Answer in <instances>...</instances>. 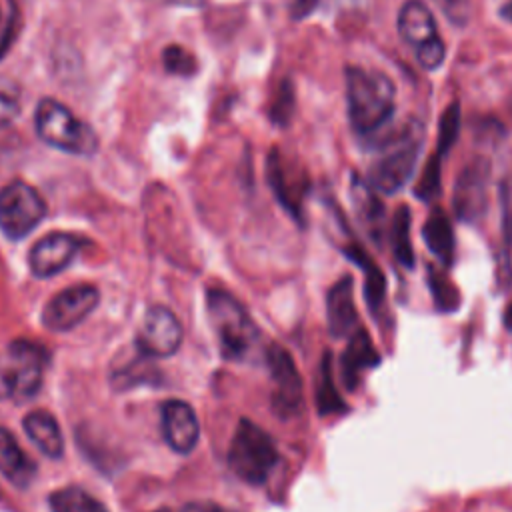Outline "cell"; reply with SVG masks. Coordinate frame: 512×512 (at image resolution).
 I'll return each instance as SVG.
<instances>
[{
  "label": "cell",
  "instance_id": "cell-25",
  "mask_svg": "<svg viewBox=\"0 0 512 512\" xmlns=\"http://www.w3.org/2000/svg\"><path fill=\"white\" fill-rule=\"evenodd\" d=\"M392 250L396 260L406 266L412 268L414 266V250H412V240H410V208L408 206H400L394 214L392 220Z\"/></svg>",
  "mask_w": 512,
  "mask_h": 512
},
{
  "label": "cell",
  "instance_id": "cell-19",
  "mask_svg": "<svg viewBox=\"0 0 512 512\" xmlns=\"http://www.w3.org/2000/svg\"><path fill=\"white\" fill-rule=\"evenodd\" d=\"M26 436L48 458H60L64 452V438L56 418L46 410H30L22 420Z\"/></svg>",
  "mask_w": 512,
  "mask_h": 512
},
{
  "label": "cell",
  "instance_id": "cell-13",
  "mask_svg": "<svg viewBox=\"0 0 512 512\" xmlns=\"http://www.w3.org/2000/svg\"><path fill=\"white\" fill-rule=\"evenodd\" d=\"M82 246V240L68 232H50L42 236L28 254V264L34 276L50 278L74 260Z\"/></svg>",
  "mask_w": 512,
  "mask_h": 512
},
{
  "label": "cell",
  "instance_id": "cell-20",
  "mask_svg": "<svg viewBox=\"0 0 512 512\" xmlns=\"http://www.w3.org/2000/svg\"><path fill=\"white\" fill-rule=\"evenodd\" d=\"M500 250L496 256V280L504 288L512 278V176L500 182Z\"/></svg>",
  "mask_w": 512,
  "mask_h": 512
},
{
  "label": "cell",
  "instance_id": "cell-31",
  "mask_svg": "<svg viewBox=\"0 0 512 512\" xmlns=\"http://www.w3.org/2000/svg\"><path fill=\"white\" fill-rule=\"evenodd\" d=\"M440 154L436 152L424 166L422 176L418 178V184L414 188V194L424 200L430 202L440 194Z\"/></svg>",
  "mask_w": 512,
  "mask_h": 512
},
{
  "label": "cell",
  "instance_id": "cell-17",
  "mask_svg": "<svg viewBox=\"0 0 512 512\" xmlns=\"http://www.w3.org/2000/svg\"><path fill=\"white\" fill-rule=\"evenodd\" d=\"M380 354L372 344V338L366 330H356L350 334L348 346L340 356V374L348 390L358 386V380L364 370L378 366Z\"/></svg>",
  "mask_w": 512,
  "mask_h": 512
},
{
  "label": "cell",
  "instance_id": "cell-1",
  "mask_svg": "<svg viewBox=\"0 0 512 512\" xmlns=\"http://www.w3.org/2000/svg\"><path fill=\"white\" fill-rule=\"evenodd\" d=\"M396 88L382 72L346 68V102L350 126L366 140L386 126L394 112Z\"/></svg>",
  "mask_w": 512,
  "mask_h": 512
},
{
  "label": "cell",
  "instance_id": "cell-6",
  "mask_svg": "<svg viewBox=\"0 0 512 512\" xmlns=\"http://www.w3.org/2000/svg\"><path fill=\"white\" fill-rule=\"evenodd\" d=\"M44 364L46 352L42 346L28 340L10 342L0 372L6 394L16 402L36 396L44 380Z\"/></svg>",
  "mask_w": 512,
  "mask_h": 512
},
{
  "label": "cell",
  "instance_id": "cell-28",
  "mask_svg": "<svg viewBox=\"0 0 512 512\" xmlns=\"http://www.w3.org/2000/svg\"><path fill=\"white\" fill-rule=\"evenodd\" d=\"M22 108V88L16 80L0 76V128L12 124Z\"/></svg>",
  "mask_w": 512,
  "mask_h": 512
},
{
  "label": "cell",
  "instance_id": "cell-29",
  "mask_svg": "<svg viewBox=\"0 0 512 512\" xmlns=\"http://www.w3.org/2000/svg\"><path fill=\"white\" fill-rule=\"evenodd\" d=\"M162 64H164L166 72H170L174 76L188 78V76H194L198 72L196 56L180 44H170V46L164 48Z\"/></svg>",
  "mask_w": 512,
  "mask_h": 512
},
{
  "label": "cell",
  "instance_id": "cell-38",
  "mask_svg": "<svg viewBox=\"0 0 512 512\" xmlns=\"http://www.w3.org/2000/svg\"><path fill=\"white\" fill-rule=\"evenodd\" d=\"M504 324H506L508 330H512V302L508 304V308H506V312H504Z\"/></svg>",
  "mask_w": 512,
  "mask_h": 512
},
{
  "label": "cell",
  "instance_id": "cell-23",
  "mask_svg": "<svg viewBox=\"0 0 512 512\" xmlns=\"http://www.w3.org/2000/svg\"><path fill=\"white\" fill-rule=\"evenodd\" d=\"M52 512H108L102 502L78 486H68L50 494Z\"/></svg>",
  "mask_w": 512,
  "mask_h": 512
},
{
  "label": "cell",
  "instance_id": "cell-24",
  "mask_svg": "<svg viewBox=\"0 0 512 512\" xmlns=\"http://www.w3.org/2000/svg\"><path fill=\"white\" fill-rule=\"evenodd\" d=\"M330 360H332L330 352H326L324 358H322V364H320V380H318V388H316V404H318V412L322 416L346 410V404H344V400L340 398V394L336 392V386H334L332 362Z\"/></svg>",
  "mask_w": 512,
  "mask_h": 512
},
{
  "label": "cell",
  "instance_id": "cell-22",
  "mask_svg": "<svg viewBox=\"0 0 512 512\" xmlns=\"http://www.w3.org/2000/svg\"><path fill=\"white\" fill-rule=\"evenodd\" d=\"M350 196H352L358 218L372 232H376L384 220V206H382L380 198L376 196V190L368 184V180H362L358 174H352Z\"/></svg>",
  "mask_w": 512,
  "mask_h": 512
},
{
  "label": "cell",
  "instance_id": "cell-4",
  "mask_svg": "<svg viewBox=\"0 0 512 512\" xmlns=\"http://www.w3.org/2000/svg\"><path fill=\"white\" fill-rule=\"evenodd\" d=\"M34 126L42 142L66 154L92 156L98 150V134L94 128L54 98H44L38 102Z\"/></svg>",
  "mask_w": 512,
  "mask_h": 512
},
{
  "label": "cell",
  "instance_id": "cell-7",
  "mask_svg": "<svg viewBox=\"0 0 512 512\" xmlns=\"http://www.w3.org/2000/svg\"><path fill=\"white\" fill-rule=\"evenodd\" d=\"M398 32L410 46H414L422 68L436 70L444 62L446 48L436 34L434 16L424 2L408 0L402 4L398 12Z\"/></svg>",
  "mask_w": 512,
  "mask_h": 512
},
{
  "label": "cell",
  "instance_id": "cell-5",
  "mask_svg": "<svg viewBox=\"0 0 512 512\" xmlns=\"http://www.w3.org/2000/svg\"><path fill=\"white\" fill-rule=\"evenodd\" d=\"M278 448L268 432L242 418L228 448V466L248 484H264L278 464Z\"/></svg>",
  "mask_w": 512,
  "mask_h": 512
},
{
  "label": "cell",
  "instance_id": "cell-27",
  "mask_svg": "<svg viewBox=\"0 0 512 512\" xmlns=\"http://www.w3.org/2000/svg\"><path fill=\"white\" fill-rule=\"evenodd\" d=\"M150 356L142 354L138 350V358H134L132 362H128L126 366L118 368L114 374H112V386L116 390H126V388H132L134 384H140V382H150L152 380V368H146Z\"/></svg>",
  "mask_w": 512,
  "mask_h": 512
},
{
  "label": "cell",
  "instance_id": "cell-11",
  "mask_svg": "<svg viewBox=\"0 0 512 512\" xmlns=\"http://www.w3.org/2000/svg\"><path fill=\"white\" fill-rule=\"evenodd\" d=\"M100 302V292L92 284H76L56 292L42 310V324L50 332H68L78 326Z\"/></svg>",
  "mask_w": 512,
  "mask_h": 512
},
{
  "label": "cell",
  "instance_id": "cell-18",
  "mask_svg": "<svg viewBox=\"0 0 512 512\" xmlns=\"http://www.w3.org/2000/svg\"><path fill=\"white\" fill-rule=\"evenodd\" d=\"M36 470V462L18 446L16 438L0 428V472L16 488H28L36 478Z\"/></svg>",
  "mask_w": 512,
  "mask_h": 512
},
{
  "label": "cell",
  "instance_id": "cell-35",
  "mask_svg": "<svg viewBox=\"0 0 512 512\" xmlns=\"http://www.w3.org/2000/svg\"><path fill=\"white\" fill-rule=\"evenodd\" d=\"M316 4H318V0H292L290 14H292V18L302 20L316 8Z\"/></svg>",
  "mask_w": 512,
  "mask_h": 512
},
{
  "label": "cell",
  "instance_id": "cell-8",
  "mask_svg": "<svg viewBox=\"0 0 512 512\" xmlns=\"http://www.w3.org/2000/svg\"><path fill=\"white\" fill-rule=\"evenodd\" d=\"M46 216V202L28 182L14 180L0 190V230L10 240L28 236Z\"/></svg>",
  "mask_w": 512,
  "mask_h": 512
},
{
  "label": "cell",
  "instance_id": "cell-39",
  "mask_svg": "<svg viewBox=\"0 0 512 512\" xmlns=\"http://www.w3.org/2000/svg\"><path fill=\"white\" fill-rule=\"evenodd\" d=\"M500 12H502V16H504L506 20H510V22H512V0H510L506 6H502V10H500Z\"/></svg>",
  "mask_w": 512,
  "mask_h": 512
},
{
  "label": "cell",
  "instance_id": "cell-16",
  "mask_svg": "<svg viewBox=\"0 0 512 512\" xmlns=\"http://www.w3.org/2000/svg\"><path fill=\"white\" fill-rule=\"evenodd\" d=\"M326 320L334 338H344L356 332L358 312L354 304V284L350 276L340 278L326 296Z\"/></svg>",
  "mask_w": 512,
  "mask_h": 512
},
{
  "label": "cell",
  "instance_id": "cell-21",
  "mask_svg": "<svg viewBox=\"0 0 512 512\" xmlns=\"http://www.w3.org/2000/svg\"><path fill=\"white\" fill-rule=\"evenodd\" d=\"M422 238L428 246V250L444 264L450 266L454 258V230L450 224V218L442 208H434L424 226H422Z\"/></svg>",
  "mask_w": 512,
  "mask_h": 512
},
{
  "label": "cell",
  "instance_id": "cell-34",
  "mask_svg": "<svg viewBox=\"0 0 512 512\" xmlns=\"http://www.w3.org/2000/svg\"><path fill=\"white\" fill-rule=\"evenodd\" d=\"M436 6L454 24H464L468 20V0H434Z\"/></svg>",
  "mask_w": 512,
  "mask_h": 512
},
{
  "label": "cell",
  "instance_id": "cell-2",
  "mask_svg": "<svg viewBox=\"0 0 512 512\" xmlns=\"http://www.w3.org/2000/svg\"><path fill=\"white\" fill-rule=\"evenodd\" d=\"M376 148L386 152L370 166L368 184L382 194H396L412 178L422 148V126L412 122L392 136L372 140Z\"/></svg>",
  "mask_w": 512,
  "mask_h": 512
},
{
  "label": "cell",
  "instance_id": "cell-32",
  "mask_svg": "<svg viewBox=\"0 0 512 512\" xmlns=\"http://www.w3.org/2000/svg\"><path fill=\"white\" fill-rule=\"evenodd\" d=\"M294 114V88L290 80H284L270 106V118L278 126H286Z\"/></svg>",
  "mask_w": 512,
  "mask_h": 512
},
{
  "label": "cell",
  "instance_id": "cell-33",
  "mask_svg": "<svg viewBox=\"0 0 512 512\" xmlns=\"http://www.w3.org/2000/svg\"><path fill=\"white\" fill-rule=\"evenodd\" d=\"M20 26H22V20H20V12H18V6L16 2H10V16H8V24L4 28V34L0 38V58L6 56V52L10 50V46L14 44L18 32H20Z\"/></svg>",
  "mask_w": 512,
  "mask_h": 512
},
{
  "label": "cell",
  "instance_id": "cell-14",
  "mask_svg": "<svg viewBox=\"0 0 512 512\" xmlns=\"http://www.w3.org/2000/svg\"><path fill=\"white\" fill-rule=\"evenodd\" d=\"M162 434L166 444L178 454H188L196 448L200 424L188 402L168 400L162 404Z\"/></svg>",
  "mask_w": 512,
  "mask_h": 512
},
{
  "label": "cell",
  "instance_id": "cell-12",
  "mask_svg": "<svg viewBox=\"0 0 512 512\" xmlns=\"http://www.w3.org/2000/svg\"><path fill=\"white\" fill-rule=\"evenodd\" d=\"M182 342V326L174 312L166 306H152L144 314L136 334V348L150 358L174 354Z\"/></svg>",
  "mask_w": 512,
  "mask_h": 512
},
{
  "label": "cell",
  "instance_id": "cell-26",
  "mask_svg": "<svg viewBox=\"0 0 512 512\" xmlns=\"http://www.w3.org/2000/svg\"><path fill=\"white\" fill-rule=\"evenodd\" d=\"M426 274H428V286H430V292H432L434 306L440 312H456L462 304V298H460L458 288L446 276V272L438 270L434 266H428Z\"/></svg>",
  "mask_w": 512,
  "mask_h": 512
},
{
  "label": "cell",
  "instance_id": "cell-30",
  "mask_svg": "<svg viewBox=\"0 0 512 512\" xmlns=\"http://www.w3.org/2000/svg\"><path fill=\"white\" fill-rule=\"evenodd\" d=\"M458 132H460V104L452 102L442 112V118H440V124H438V150L436 152L440 156L450 152L452 144L458 138Z\"/></svg>",
  "mask_w": 512,
  "mask_h": 512
},
{
  "label": "cell",
  "instance_id": "cell-9",
  "mask_svg": "<svg viewBox=\"0 0 512 512\" xmlns=\"http://www.w3.org/2000/svg\"><path fill=\"white\" fill-rule=\"evenodd\" d=\"M266 362L272 376V408L280 418H292L302 410V378L290 352L278 344L268 346Z\"/></svg>",
  "mask_w": 512,
  "mask_h": 512
},
{
  "label": "cell",
  "instance_id": "cell-3",
  "mask_svg": "<svg viewBox=\"0 0 512 512\" xmlns=\"http://www.w3.org/2000/svg\"><path fill=\"white\" fill-rule=\"evenodd\" d=\"M208 316L226 360H246L258 344V328L244 306L220 288L208 290Z\"/></svg>",
  "mask_w": 512,
  "mask_h": 512
},
{
  "label": "cell",
  "instance_id": "cell-15",
  "mask_svg": "<svg viewBox=\"0 0 512 512\" xmlns=\"http://www.w3.org/2000/svg\"><path fill=\"white\" fill-rule=\"evenodd\" d=\"M268 182L274 190L278 202L292 214V218L302 220V198L308 190V182L302 174H296L294 168H290L284 162V156L280 150H270L268 154Z\"/></svg>",
  "mask_w": 512,
  "mask_h": 512
},
{
  "label": "cell",
  "instance_id": "cell-40",
  "mask_svg": "<svg viewBox=\"0 0 512 512\" xmlns=\"http://www.w3.org/2000/svg\"><path fill=\"white\" fill-rule=\"evenodd\" d=\"M158 512H168V510H158Z\"/></svg>",
  "mask_w": 512,
  "mask_h": 512
},
{
  "label": "cell",
  "instance_id": "cell-36",
  "mask_svg": "<svg viewBox=\"0 0 512 512\" xmlns=\"http://www.w3.org/2000/svg\"><path fill=\"white\" fill-rule=\"evenodd\" d=\"M180 512H232V510H226L214 502H188L182 506Z\"/></svg>",
  "mask_w": 512,
  "mask_h": 512
},
{
  "label": "cell",
  "instance_id": "cell-10",
  "mask_svg": "<svg viewBox=\"0 0 512 512\" xmlns=\"http://www.w3.org/2000/svg\"><path fill=\"white\" fill-rule=\"evenodd\" d=\"M490 162L486 158H472L456 176L452 206L454 214L468 224L482 220L488 208Z\"/></svg>",
  "mask_w": 512,
  "mask_h": 512
},
{
  "label": "cell",
  "instance_id": "cell-37",
  "mask_svg": "<svg viewBox=\"0 0 512 512\" xmlns=\"http://www.w3.org/2000/svg\"><path fill=\"white\" fill-rule=\"evenodd\" d=\"M170 4H180V6H188V8H196V6H202L204 0H166Z\"/></svg>",
  "mask_w": 512,
  "mask_h": 512
}]
</instances>
